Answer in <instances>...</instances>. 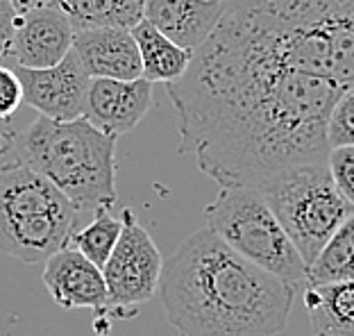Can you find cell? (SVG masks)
<instances>
[{
	"label": "cell",
	"instance_id": "cell-12",
	"mask_svg": "<svg viewBox=\"0 0 354 336\" xmlns=\"http://www.w3.org/2000/svg\"><path fill=\"white\" fill-rule=\"evenodd\" d=\"M44 284L50 298L62 309H93L104 316L107 309V284L102 268L88 261L73 245H66L46 259Z\"/></svg>",
	"mask_w": 354,
	"mask_h": 336
},
{
	"label": "cell",
	"instance_id": "cell-24",
	"mask_svg": "<svg viewBox=\"0 0 354 336\" xmlns=\"http://www.w3.org/2000/svg\"><path fill=\"white\" fill-rule=\"evenodd\" d=\"M16 146V132L10 125V118L7 121H0V155L7 153Z\"/></svg>",
	"mask_w": 354,
	"mask_h": 336
},
{
	"label": "cell",
	"instance_id": "cell-6",
	"mask_svg": "<svg viewBox=\"0 0 354 336\" xmlns=\"http://www.w3.org/2000/svg\"><path fill=\"white\" fill-rule=\"evenodd\" d=\"M254 189L268 203L307 266L336 227L354 214V205L336 189L327 159L281 168Z\"/></svg>",
	"mask_w": 354,
	"mask_h": 336
},
{
	"label": "cell",
	"instance_id": "cell-21",
	"mask_svg": "<svg viewBox=\"0 0 354 336\" xmlns=\"http://www.w3.org/2000/svg\"><path fill=\"white\" fill-rule=\"evenodd\" d=\"M327 166L336 189L341 191L348 203L354 205V146L329 148Z\"/></svg>",
	"mask_w": 354,
	"mask_h": 336
},
{
	"label": "cell",
	"instance_id": "cell-14",
	"mask_svg": "<svg viewBox=\"0 0 354 336\" xmlns=\"http://www.w3.org/2000/svg\"><path fill=\"white\" fill-rule=\"evenodd\" d=\"M223 7L216 0H146L143 19L177 46L196 50L212 35Z\"/></svg>",
	"mask_w": 354,
	"mask_h": 336
},
{
	"label": "cell",
	"instance_id": "cell-26",
	"mask_svg": "<svg viewBox=\"0 0 354 336\" xmlns=\"http://www.w3.org/2000/svg\"><path fill=\"white\" fill-rule=\"evenodd\" d=\"M216 3H227V0H216Z\"/></svg>",
	"mask_w": 354,
	"mask_h": 336
},
{
	"label": "cell",
	"instance_id": "cell-3",
	"mask_svg": "<svg viewBox=\"0 0 354 336\" xmlns=\"http://www.w3.org/2000/svg\"><path fill=\"white\" fill-rule=\"evenodd\" d=\"M221 19L286 66L354 84V0H227Z\"/></svg>",
	"mask_w": 354,
	"mask_h": 336
},
{
	"label": "cell",
	"instance_id": "cell-10",
	"mask_svg": "<svg viewBox=\"0 0 354 336\" xmlns=\"http://www.w3.org/2000/svg\"><path fill=\"white\" fill-rule=\"evenodd\" d=\"M75 30L57 5L46 3L16 14L12 57L16 66L48 68L59 64L73 48Z\"/></svg>",
	"mask_w": 354,
	"mask_h": 336
},
{
	"label": "cell",
	"instance_id": "cell-8",
	"mask_svg": "<svg viewBox=\"0 0 354 336\" xmlns=\"http://www.w3.org/2000/svg\"><path fill=\"white\" fill-rule=\"evenodd\" d=\"M120 218H123V230L102 266L107 284L104 318L134 316L136 309L157 295L164 268V257L155 239L136 221L132 209H125Z\"/></svg>",
	"mask_w": 354,
	"mask_h": 336
},
{
	"label": "cell",
	"instance_id": "cell-9",
	"mask_svg": "<svg viewBox=\"0 0 354 336\" xmlns=\"http://www.w3.org/2000/svg\"><path fill=\"white\" fill-rule=\"evenodd\" d=\"M14 73L21 80L23 100L37 111H41V116L55 118V121H73V118L84 116L86 91L91 77L80 64L73 48L55 66H16Z\"/></svg>",
	"mask_w": 354,
	"mask_h": 336
},
{
	"label": "cell",
	"instance_id": "cell-2",
	"mask_svg": "<svg viewBox=\"0 0 354 336\" xmlns=\"http://www.w3.org/2000/svg\"><path fill=\"white\" fill-rule=\"evenodd\" d=\"M295 286L241 257L203 227L177 245L159 279L166 321L177 336H279Z\"/></svg>",
	"mask_w": 354,
	"mask_h": 336
},
{
	"label": "cell",
	"instance_id": "cell-19",
	"mask_svg": "<svg viewBox=\"0 0 354 336\" xmlns=\"http://www.w3.org/2000/svg\"><path fill=\"white\" fill-rule=\"evenodd\" d=\"M93 214H95L93 221L88 223L84 230L71 234L68 245H73L88 261H93L95 266L102 268L120 236L123 218L111 214L109 207H100V209H95Z\"/></svg>",
	"mask_w": 354,
	"mask_h": 336
},
{
	"label": "cell",
	"instance_id": "cell-23",
	"mask_svg": "<svg viewBox=\"0 0 354 336\" xmlns=\"http://www.w3.org/2000/svg\"><path fill=\"white\" fill-rule=\"evenodd\" d=\"M14 21L16 10L10 0H0V64L7 57H12V44H14Z\"/></svg>",
	"mask_w": 354,
	"mask_h": 336
},
{
	"label": "cell",
	"instance_id": "cell-4",
	"mask_svg": "<svg viewBox=\"0 0 354 336\" xmlns=\"http://www.w3.org/2000/svg\"><path fill=\"white\" fill-rule=\"evenodd\" d=\"M116 139L86 116L73 121L39 116L19 143V162L50 180L75 212L111 209L116 203Z\"/></svg>",
	"mask_w": 354,
	"mask_h": 336
},
{
	"label": "cell",
	"instance_id": "cell-16",
	"mask_svg": "<svg viewBox=\"0 0 354 336\" xmlns=\"http://www.w3.org/2000/svg\"><path fill=\"white\" fill-rule=\"evenodd\" d=\"M132 37L136 41V48H139L141 77H146L148 82H175L189 68L193 50L177 46L173 39L162 35L146 19L132 28Z\"/></svg>",
	"mask_w": 354,
	"mask_h": 336
},
{
	"label": "cell",
	"instance_id": "cell-11",
	"mask_svg": "<svg viewBox=\"0 0 354 336\" xmlns=\"http://www.w3.org/2000/svg\"><path fill=\"white\" fill-rule=\"evenodd\" d=\"M152 107V82L146 77H91L84 116L100 130L120 137L132 132Z\"/></svg>",
	"mask_w": 354,
	"mask_h": 336
},
{
	"label": "cell",
	"instance_id": "cell-17",
	"mask_svg": "<svg viewBox=\"0 0 354 336\" xmlns=\"http://www.w3.org/2000/svg\"><path fill=\"white\" fill-rule=\"evenodd\" d=\"M66 14L75 32L93 28L132 30L143 21L146 0H53Z\"/></svg>",
	"mask_w": 354,
	"mask_h": 336
},
{
	"label": "cell",
	"instance_id": "cell-13",
	"mask_svg": "<svg viewBox=\"0 0 354 336\" xmlns=\"http://www.w3.org/2000/svg\"><path fill=\"white\" fill-rule=\"evenodd\" d=\"M73 53L77 55L88 77H141V57L132 30L93 28L75 32Z\"/></svg>",
	"mask_w": 354,
	"mask_h": 336
},
{
	"label": "cell",
	"instance_id": "cell-7",
	"mask_svg": "<svg viewBox=\"0 0 354 336\" xmlns=\"http://www.w3.org/2000/svg\"><path fill=\"white\" fill-rule=\"evenodd\" d=\"M205 221L241 257L295 289L304 286L307 263L254 187H221L214 203L205 207Z\"/></svg>",
	"mask_w": 354,
	"mask_h": 336
},
{
	"label": "cell",
	"instance_id": "cell-22",
	"mask_svg": "<svg viewBox=\"0 0 354 336\" xmlns=\"http://www.w3.org/2000/svg\"><path fill=\"white\" fill-rule=\"evenodd\" d=\"M21 102H23V86L19 75L12 68L0 64V121L12 118Z\"/></svg>",
	"mask_w": 354,
	"mask_h": 336
},
{
	"label": "cell",
	"instance_id": "cell-25",
	"mask_svg": "<svg viewBox=\"0 0 354 336\" xmlns=\"http://www.w3.org/2000/svg\"><path fill=\"white\" fill-rule=\"evenodd\" d=\"M10 3H12V7L16 10V14H21V12L32 10V7H39V5L50 3V0H10Z\"/></svg>",
	"mask_w": 354,
	"mask_h": 336
},
{
	"label": "cell",
	"instance_id": "cell-1",
	"mask_svg": "<svg viewBox=\"0 0 354 336\" xmlns=\"http://www.w3.org/2000/svg\"><path fill=\"white\" fill-rule=\"evenodd\" d=\"M166 89L180 153L218 187H257L281 168L325 162L327 118L343 86L286 66L218 19Z\"/></svg>",
	"mask_w": 354,
	"mask_h": 336
},
{
	"label": "cell",
	"instance_id": "cell-18",
	"mask_svg": "<svg viewBox=\"0 0 354 336\" xmlns=\"http://www.w3.org/2000/svg\"><path fill=\"white\" fill-rule=\"evenodd\" d=\"M354 279V214L345 218L307 266L304 286Z\"/></svg>",
	"mask_w": 354,
	"mask_h": 336
},
{
	"label": "cell",
	"instance_id": "cell-20",
	"mask_svg": "<svg viewBox=\"0 0 354 336\" xmlns=\"http://www.w3.org/2000/svg\"><path fill=\"white\" fill-rule=\"evenodd\" d=\"M327 143L329 148L354 146V84L345 86L329 111Z\"/></svg>",
	"mask_w": 354,
	"mask_h": 336
},
{
	"label": "cell",
	"instance_id": "cell-5",
	"mask_svg": "<svg viewBox=\"0 0 354 336\" xmlns=\"http://www.w3.org/2000/svg\"><path fill=\"white\" fill-rule=\"evenodd\" d=\"M71 200L28 164L0 168V252L23 263L46 261L75 232Z\"/></svg>",
	"mask_w": 354,
	"mask_h": 336
},
{
	"label": "cell",
	"instance_id": "cell-15",
	"mask_svg": "<svg viewBox=\"0 0 354 336\" xmlns=\"http://www.w3.org/2000/svg\"><path fill=\"white\" fill-rule=\"evenodd\" d=\"M311 336H354V279L304 286Z\"/></svg>",
	"mask_w": 354,
	"mask_h": 336
}]
</instances>
